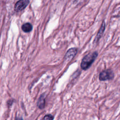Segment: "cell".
<instances>
[{
    "label": "cell",
    "mask_w": 120,
    "mask_h": 120,
    "mask_svg": "<svg viewBox=\"0 0 120 120\" xmlns=\"http://www.w3.org/2000/svg\"><path fill=\"white\" fill-rule=\"evenodd\" d=\"M113 77L114 73L110 69L102 71L99 75V79L102 81L112 80L113 78Z\"/></svg>",
    "instance_id": "2"
},
{
    "label": "cell",
    "mask_w": 120,
    "mask_h": 120,
    "mask_svg": "<svg viewBox=\"0 0 120 120\" xmlns=\"http://www.w3.org/2000/svg\"><path fill=\"white\" fill-rule=\"evenodd\" d=\"M37 105L39 108L42 109L45 107V98L44 95H41L40 98L38 99V100L37 103Z\"/></svg>",
    "instance_id": "6"
},
{
    "label": "cell",
    "mask_w": 120,
    "mask_h": 120,
    "mask_svg": "<svg viewBox=\"0 0 120 120\" xmlns=\"http://www.w3.org/2000/svg\"><path fill=\"white\" fill-rule=\"evenodd\" d=\"M77 52V49L76 48H72L69 49L66 52L65 57L64 60L65 61L68 62L71 60L75 55Z\"/></svg>",
    "instance_id": "4"
},
{
    "label": "cell",
    "mask_w": 120,
    "mask_h": 120,
    "mask_svg": "<svg viewBox=\"0 0 120 120\" xmlns=\"http://www.w3.org/2000/svg\"><path fill=\"white\" fill-rule=\"evenodd\" d=\"M22 29L24 32H29L32 29V26L30 23H26L23 24L22 26Z\"/></svg>",
    "instance_id": "7"
},
{
    "label": "cell",
    "mask_w": 120,
    "mask_h": 120,
    "mask_svg": "<svg viewBox=\"0 0 120 120\" xmlns=\"http://www.w3.org/2000/svg\"><path fill=\"white\" fill-rule=\"evenodd\" d=\"M15 120H23L22 119V118H20V117H17L15 118Z\"/></svg>",
    "instance_id": "9"
},
{
    "label": "cell",
    "mask_w": 120,
    "mask_h": 120,
    "mask_svg": "<svg viewBox=\"0 0 120 120\" xmlns=\"http://www.w3.org/2000/svg\"><path fill=\"white\" fill-rule=\"evenodd\" d=\"M105 21H103L101 25V27L97 34V36H96V38L94 40L95 42H97L99 40V39L101 38L102 36L103 35V34L104 33V32L105 30Z\"/></svg>",
    "instance_id": "5"
},
{
    "label": "cell",
    "mask_w": 120,
    "mask_h": 120,
    "mask_svg": "<svg viewBox=\"0 0 120 120\" xmlns=\"http://www.w3.org/2000/svg\"><path fill=\"white\" fill-rule=\"evenodd\" d=\"M29 2V0H18L15 5V10L16 12H19L23 10L28 5Z\"/></svg>",
    "instance_id": "3"
},
{
    "label": "cell",
    "mask_w": 120,
    "mask_h": 120,
    "mask_svg": "<svg viewBox=\"0 0 120 120\" xmlns=\"http://www.w3.org/2000/svg\"><path fill=\"white\" fill-rule=\"evenodd\" d=\"M98 55L97 52H94L85 55L82 59L81 67L83 70L88 69L93 63Z\"/></svg>",
    "instance_id": "1"
},
{
    "label": "cell",
    "mask_w": 120,
    "mask_h": 120,
    "mask_svg": "<svg viewBox=\"0 0 120 120\" xmlns=\"http://www.w3.org/2000/svg\"><path fill=\"white\" fill-rule=\"evenodd\" d=\"M53 117L51 114H47L45 115L43 120H53Z\"/></svg>",
    "instance_id": "8"
}]
</instances>
